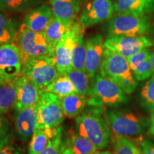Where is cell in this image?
I'll use <instances>...</instances> for the list:
<instances>
[{
	"label": "cell",
	"mask_w": 154,
	"mask_h": 154,
	"mask_svg": "<svg viewBox=\"0 0 154 154\" xmlns=\"http://www.w3.org/2000/svg\"><path fill=\"white\" fill-rule=\"evenodd\" d=\"M99 72L101 76L116 83L127 94H131L138 84L127 59L107 49H105Z\"/></svg>",
	"instance_id": "6da1fadb"
},
{
	"label": "cell",
	"mask_w": 154,
	"mask_h": 154,
	"mask_svg": "<svg viewBox=\"0 0 154 154\" xmlns=\"http://www.w3.org/2000/svg\"><path fill=\"white\" fill-rule=\"evenodd\" d=\"M76 131L90 140L99 149L109 146L111 131L106 119L102 116L99 109L82 113L75 120Z\"/></svg>",
	"instance_id": "7a4b0ae2"
},
{
	"label": "cell",
	"mask_w": 154,
	"mask_h": 154,
	"mask_svg": "<svg viewBox=\"0 0 154 154\" xmlns=\"http://www.w3.org/2000/svg\"><path fill=\"white\" fill-rule=\"evenodd\" d=\"M22 53L23 61L30 58L49 56L54 57L55 48L50 44L44 32H35L22 24L13 43Z\"/></svg>",
	"instance_id": "3957f363"
},
{
	"label": "cell",
	"mask_w": 154,
	"mask_h": 154,
	"mask_svg": "<svg viewBox=\"0 0 154 154\" xmlns=\"http://www.w3.org/2000/svg\"><path fill=\"white\" fill-rule=\"evenodd\" d=\"M60 74L53 57L42 56L30 58L23 61L21 75L32 80L42 91H44Z\"/></svg>",
	"instance_id": "277c9868"
},
{
	"label": "cell",
	"mask_w": 154,
	"mask_h": 154,
	"mask_svg": "<svg viewBox=\"0 0 154 154\" xmlns=\"http://www.w3.org/2000/svg\"><path fill=\"white\" fill-rule=\"evenodd\" d=\"M94 78L88 104L96 108L114 107L127 101L126 93L116 83L99 74Z\"/></svg>",
	"instance_id": "5b68a950"
},
{
	"label": "cell",
	"mask_w": 154,
	"mask_h": 154,
	"mask_svg": "<svg viewBox=\"0 0 154 154\" xmlns=\"http://www.w3.org/2000/svg\"><path fill=\"white\" fill-rule=\"evenodd\" d=\"M153 24L148 16L114 14L107 24V34L113 36H146L153 31Z\"/></svg>",
	"instance_id": "8992f818"
},
{
	"label": "cell",
	"mask_w": 154,
	"mask_h": 154,
	"mask_svg": "<svg viewBox=\"0 0 154 154\" xmlns=\"http://www.w3.org/2000/svg\"><path fill=\"white\" fill-rule=\"evenodd\" d=\"M105 117L116 137H136L145 132L147 126L146 119L132 113L111 110L105 113Z\"/></svg>",
	"instance_id": "52a82bcc"
},
{
	"label": "cell",
	"mask_w": 154,
	"mask_h": 154,
	"mask_svg": "<svg viewBox=\"0 0 154 154\" xmlns=\"http://www.w3.org/2000/svg\"><path fill=\"white\" fill-rule=\"evenodd\" d=\"M59 96L47 91H42L37 104L38 128H52L58 127L64 119Z\"/></svg>",
	"instance_id": "ba28073f"
},
{
	"label": "cell",
	"mask_w": 154,
	"mask_h": 154,
	"mask_svg": "<svg viewBox=\"0 0 154 154\" xmlns=\"http://www.w3.org/2000/svg\"><path fill=\"white\" fill-rule=\"evenodd\" d=\"M152 38L146 36H109L104 42L106 49L126 58L131 57L140 50L153 45Z\"/></svg>",
	"instance_id": "9c48e42d"
},
{
	"label": "cell",
	"mask_w": 154,
	"mask_h": 154,
	"mask_svg": "<svg viewBox=\"0 0 154 154\" xmlns=\"http://www.w3.org/2000/svg\"><path fill=\"white\" fill-rule=\"evenodd\" d=\"M23 57L14 44L0 46V74L6 80H14L22 74Z\"/></svg>",
	"instance_id": "30bf717a"
},
{
	"label": "cell",
	"mask_w": 154,
	"mask_h": 154,
	"mask_svg": "<svg viewBox=\"0 0 154 154\" xmlns=\"http://www.w3.org/2000/svg\"><path fill=\"white\" fill-rule=\"evenodd\" d=\"M113 15V3L111 0H93L84 9L79 22L84 28H87L110 20Z\"/></svg>",
	"instance_id": "8fae6325"
},
{
	"label": "cell",
	"mask_w": 154,
	"mask_h": 154,
	"mask_svg": "<svg viewBox=\"0 0 154 154\" xmlns=\"http://www.w3.org/2000/svg\"><path fill=\"white\" fill-rule=\"evenodd\" d=\"M17 90L16 110L37 105L42 91L26 76L20 75L14 80Z\"/></svg>",
	"instance_id": "7c38bea8"
},
{
	"label": "cell",
	"mask_w": 154,
	"mask_h": 154,
	"mask_svg": "<svg viewBox=\"0 0 154 154\" xmlns=\"http://www.w3.org/2000/svg\"><path fill=\"white\" fill-rule=\"evenodd\" d=\"M104 40L101 34H96L86 41L85 72L90 78L97 75L106 49Z\"/></svg>",
	"instance_id": "4fadbf2b"
},
{
	"label": "cell",
	"mask_w": 154,
	"mask_h": 154,
	"mask_svg": "<svg viewBox=\"0 0 154 154\" xmlns=\"http://www.w3.org/2000/svg\"><path fill=\"white\" fill-rule=\"evenodd\" d=\"M14 124L17 134L26 141L32 138L37 123V105L16 110Z\"/></svg>",
	"instance_id": "5bb4252c"
},
{
	"label": "cell",
	"mask_w": 154,
	"mask_h": 154,
	"mask_svg": "<svg viewBox=\"0 0 154 154\" xmlns=\"http://www.w3.org/2000/svg\"><path fill=\"white\" fill-rule=\"evenodd\" d=\"M74 32L72 27L55 47L56 66L61 74L66 75L72 68V45Z\"/></svg>",
	"instance_id": "9a60e30c"
},
{
	"label": "cell",
	"mask_w": 154,
	"mask_h": 154,
	"mask_svg": "<svg viewBox=\"0 0 154 154\" xmlns=\"http://www.w3.org/2000/svg\"><path fill=\"white\" fill-rule=\"evenodd\" d=\"M54 17L51 7L44 4L30 9L25 15L23 24L33 32H44Z\"/></svg>",
	"instance_id": "2e32d148"
},
{
	"label": "cell",
	"mask_w": 154,
	"mask_h": 154,
	"mask_svg": "<svg viewBox=\"0 0 154 154\" xmlns=\"http://www.w3.org/2000/svg\"><path fill=\"white\" fill-rule=\"evenodd\" d=\"M114 14L147 16L154 11V0H115Z\"/></svg>",
	"instance_id": "e0dca14e"
},
{
	"label": "cell",
	"mask_w": 154,
	"mask_h": 154,
	"mask_svg": "<svg viewBox=\"0 0 154 154\" xmlns=\"http://www.w3.org/2000/svg\"><path fill=\"white\" fill-rule=\"evenodd\" d=\"M74 32L72 45V68L85 72L86 42L84 38V28L80 22H74L71 26Z\"/></svg>",
	"instance_id": "ac0fdd59"
},
{
	"label": "cell",
	"mask_w": 154,
	"mask_h": 154,
	"mask_svg": "<svg viewBox=\"0 0 154 154\" xmlns=\"http://www.w3.org/2000/svg\"><path fill=\"white\" fill-rule=\"evenodd\" d=\"M62 131V127L60 126L44 129L36 128L31 138L28 154H39L45 149L50 140Z\"/></svg>",
	"instance_id": "d6986e66"
},
{
	"label": "cell",
	"mask_w": 154,
	"mask_h": 154,
	"mask_svg": "<svg viewBox=\"0 0 154 154\" xmlns=\"http://www.w3.org/2000/svg\"><path fill=\"white\" fill-rule=\"evenodd\" d=\"M51 9L57 18L74 23L79 11L78 0H50Z\"/></svg>",
	"instance_id": "ffe728a7"
},
{
	"label": "cell",
	"mask_w": 154,
	"mask_h": 154,
	"mask_svg": "<svg viewBox=\"0 0 154 154\" xmlns=\"http://www.w3.org/2000/svg\"><path fill=\"white\" fill-rule=\"evenodd\" d=\"M59 99L64 115L69 118H74L81 114L88 104V98L86 96L74 94L61 97Z\"/></svg>",
	"instance_id": "44dd1931"
},
{
	"label": "cell",
	"mask_w": 154,
	"mask_h": 154,
	"mask_svg": "<svg viewBox=\"0 0 154 154\" xmlns=\"http://www.w3.org/2000/svg\"><path fill=\"white\" fill-rule=\"evenodd\" d=\"M72 24V22H65L55 17L50 21L44 33L48 42L54 48L56 47L61 38L69 32Z\"/></svg>",
	"instance_id": "7402d4cb"
},
{
	"label": "cell",
	"mask_w": 154,
	"mask_h": 154,
	"mask_svg": "<svg viewBox=\"0 0 154 154\" xmlns=\"http://www.w3.org/2000/svg\"><path fill=\"white\" fill-rule=\"evenodd\" d=\"M14 80L5 81L0 84V115L16 106L17 90Z\"/></svg>",
	"instance_id": "603a6c76"
},
{
	"label": "cell",
	"mask_w": 154,
	"mask_h": 154,
	"mask_svg": "<svg viewBox=\"0 0 154 154\" xmlns=\"http://www.w3.org/2000/svg\"><path fill=\"white\" fill-rule=\"evenodd\" d=\"M66 76L72 83L76 94L89 97L91 91V87L89 84L90 77L85 72L72 69Z\"/></svg>",
	"instance_id": "cb8c5ba5"
},
{
	"label": "cell",
	"mask_w": 154,
	"mask_h": 154,
	"mask_svg": "<svg viewBox=\"0 0 154 154\" xmlns=\"http://www.w3.org/2000/svg\"><path fill=\"white\" fill-rule=\"evenodd\" d=\"M18 31L16 22L0 12V46L14 43Z\"/></svg>",
	"instance_id": "d4e9b609"
},
{
	"label": "cell",
	"mask_w": 154,
	"mask_h": 154,
	"mask_svg": "<svg viewBox=\"0 0 154 154\" xmlns=\"http://www.w3.org/2000/svg\"><path fill=\"white\" fill-rule=\"evenodd\" d=\"M67 144L74 154H92L98 150L89 140L78 133L69 136Z\"/></svg>",
	"instance_id": "484cf974"
},
{
	"label": "cell",
	"mask_w": 154,
	"mask_h": 154,
	"mask_svg": "<svg viewBox=\"0 0 154 154\" xmlns=\"http://www.w3.org/2000/svg\"><path fill=\"white\" fill-rule=\"evenodd\" d=\"M44 91L52 93L59 98L76 94L72 83L63 74L59 75Z\"/></svg>",
	"instance_id": "4316f807"
},
{
	"label": "cell",
	"mask_w": 154,
	"mask_h": 154,
	"mask_svg": "<svg viewBox=\"0 0 154 154\" xmlns=\"http://www.w3.org/2000/svg\"><path fill=\"white\" fill-rule=\"evenodd\" d=\"M40 0H0V11L5 12H22L28 10Z\"/></svg>",
	"instance_id": "83f0119b"
},
{
	"label": "cell",
	"mask_w": 154,
	"mask_h": 154,
	"mask_svg": "<svg viewBox=\"0 0 154 154\" xmlns=\"http://www.w3.org/2000/svg\"><path fill=\"white\" fill-rule=\"evenodd\" d=\"M141 104L146 111L154 112V75L146 82L140 94Z\"/></svg>",
	"instance_id": "f1b7e54d"
},
{
	"label": "cell",
	"mask_w": 154,
	"mask_h": 154,
	"mask_svg": "<svg viewBox=\"0 0 154 154\" xmlns=\"http://www.w3.org/2000/svg\"><path fill=\"white\" fill-rule=\"evenodd\" d=\"M114 154H141L139 148L132 140L125 137H116L114 142Z\"/></svg>",
	"instance_id": "f546056e"
},
{
	"label": "cell",
	"mask_w": 154,
	"mask_h": 154,
	"mask_svg": "<svg viewBox=\"0 0 154 154\" xmlns=\"http://www.w3.org/2000/svg\"><path fill=\"white\" fill-rule=\"evenodd\" d=\"M151 59H147L144 62L141 63L132 71L135 79L138 82L147 79L153 75V71Z\"/></svg>",
	"instance_id": "4dcf8cb0"
},
{
	"label": "cell",
	"mask_w": 154,
	"mask_h": 154,
	"mask_svg": "<svg viewBox=\"0 0 154 154\" xmlns=\"http://www.w3.org/2000/svg\"><path fill=\"white\" fill-rule=\"evenodd\" d=\"M66 147V143L62 140L61 132L50 140L45 149L39 154H62Z\"/></svg>",
	"instance_id": "1f68e13d"
},
{
	"label": "cell",
	"mask_w": 154,
	"mask_h": 154,
	"mask_svg": "<svg viewBox=\"0 0 154 154\" xmlns=\"http://www.w3.org/2000/svg\"><path fill=\"white\" fill-rule=\"evenodd\" d=\"M152 53H153V51H151V50L149 49V48H146V49L140 50V51L127 59L131 71L134 70L136 66H138V65L144 62L147 59H151Z\"/></svg>",
	"instance_id": "d6a6232c"
},
{
	"label": "cell",
	"mask_w": 154,
	"mask_h": 154,
	"mask_svg": "<svg viewBox=\"0 0 154 154\" xmlns=\"http://www.w3.org/2000/svg\"><path fill=\"white\" fill-rule=\"evenodd\" d=\"M10 136V124L2 115H0V148L9 143Z\"/></svg>",
	"instance_id": "836d02e7"
},
{
	"label": "cell",
	"mask_w": 154,
	"mask_h": 154,
	"mask_svg": "<svg viewBox=\"0 0 154 154\" xmlns=\"http://www.w3.org/2000/svg\"><path fill=\"white\" fill-rule=\"evenodd\" d=\"M141 154H154V143L149 140H143L139 143Z\"/></svg>",
	"instance_id": "e575fe53"
},
{
	"label": "cell",
	"mask_w": 154,
	"mask_h": 154,
	"mask_svg": "<svg viewBox=\"0 0 154 154\" xmlns=\"http://www.w3.org/2000/svg\"><path fill=\"white\" fill-rule=\"evenodd\" d=\"M0 154H22L20 149L9 142L0 148Z\"/></svg>",
	"instance_id": "d590c367"
},
{
	"label": "cell",
	"mask_w": 154,
	"mask_h": 154,
	"mask_svg": "<svg viewBox=\"0 0 154 154\" xmlns=\"http://www.w3.org/2000/svg\"><path fill=\"white\" fill-rule=\"evenodd\" d=\"M150 132L154 137V112L152 113L151 121H150Z\"/></svg>",
	"instance_id": "8d00e7d4"
},
{
	"label": "cell",
	"mask_w": 154,
	"mask_h": 154,
	"mask_svg": "<svg viewBox=\"0 0 154 154\" xmlns=\"http://www.w3.org/2000/svg\"><path fill=\"white\" fill-rule=\"evenodd\" d=\"M92 154H114V153L109 151H96V152H94V153Z\"/></svg>",
	"instance_id": "74e56055"
},
{
	"label": "cell",
	"mask_w": 154,
	"mask_h": 154,
	"mask_svg": "<svg viewBox=\"0 0 154 154\" xmlns=\"http://www.w3.org/2000/svg\"><path fill=\"white\" fill-rule=\"evenodd\" d=\"M62 154H74V153H73L72 150L69 149V148L66 147V149H64V151H63Z\"/></svg>",
	"instance_id": "f35d334b"
},
{
	"label": "cell",
	"mask_w": 154,
	"mask_h": 154,
	"mask_svg": "<svg viewBox=\"0 0 154 154\" xmlns=\"http://www.w3.org/2000/svg\"><path fill=\"white\" fill-rule=\"evenodd\" d=\"M151 63H152V66H153V75H154V51H153L152 53V56H151Z\"/></svg>",
	"instance_id": "ab89813d"
},
{
	"label": "cell",
	"mask_w": 154,
	"mask_h": 154,
	"mask_svg": "<svg viewBox=\"0 0 154 154\" xmlns=\"http://www.w3.org/2000/svg\"><path fill=\"white\" fill-rule=\"evenodd\" d=\"M5 81H7V80H6L5 78H4V77L2 76L1 74H0V84H2L3 82H5Z\"/></svg>",
	"instance_id": "60d3db41"
}]
</instances>
